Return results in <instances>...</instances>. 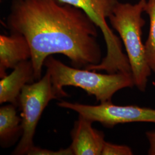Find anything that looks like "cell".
Wrapping results in <instances>:
<instances>
[{
	"label": "cell",
	"mask_w": 155,
	"mask_h": 155,
	"mask_svg": "<svg viewBox=\"0 0 155 155\" xmlns=\"http://www.w3.org/2000/svg\"><path fill=\"white\" fill-rule=\"evenodd\" d=\"M7 25L30 46L36 80L46 58L61 54L72 66L86 68L102 61L97 26L82 9L58 0H14Z\"/></svg>",
	"instance_id": "obj_1"
},
{
	"label": "cell",
	"mask_w": 155,
	"mask_h": 155,
	"mask_svg": "<svg viewBox=\"0 0 155 155\" xmlns=\"http://www.w3.org/2000/svg\"><path fill=\"white\" fill-rule=\"evenodd\" d=\"M44 66L50 73L53 88L59 97H66L63 87L72 86L94 95L100 103L111 101L118 91L132 88L134 82L131 73L118 72L100 74L84 68L68 66L52 55L45 60Z\"/></svg>",
	"instance_id": "obj_2"
},
{
	"label": "cell",
	"mask_w": 155,
	"mask_h": 155,
	"mask_svg": "<svg viewBox=\"0 0 155 155\" xmlns=\"http://www.w3.org/2000/svg\"><path fill=\"white\" fill-rule=\"evenodd\" d=\"M146 1L140 0L133 5L119 2L109 17L111 25L120 35L127 51L134 86L141 92L145 91L152 72L147 61L142 41V28L145 25L142 13Z\"/></svg>",
	"instance_id": "obj_3"
},
{
	"label": "cell",
	"mask_w": 155,
	"mask_h": 155,
	"mask_svg": "<svg viewBox=\"0 0 155 155\" xmlns=\"http://www.w3.org/2000/svg\"><path fill=\"white\" fill-rule=\"evenodd\" d=\"M58 1L82 9L103 33L107 47L106 55L98 64L89 66L86 68L87 70L94 71L104 70L109 74L118 72L131 73L127 55L122 51L121 40L113 32L106 21V18L110 16L119 3L118 0Z\"/></svg>",
	"instance_id": "obj_4"
},
{
	"label": "cell",
	"mask_w": 155,
	"mask_h": 155,
	"mask_svg": "<svg viewBox=\"0 0 155 155\" xmlns=\"http://www.w3.org/2000/svg\"><path fill=\"white\" fill-rule=\"evenodd\" d=\"M60 98L53 88L50 73L37 82L24 86L18 98L23 133L12 155H27L34 145L33 137L41 116L51 100Z\"/></svg>",
	"instance_id": "obj_5"
},
{
	"label": "cell",
	"mask_w": 155,
	"mask_h": 155,
	"mask_svg": "<svg viewBox=\"0 0 155 155\" xmlns=\"http://www.w3.org/2000/svg\"><path fill=\"white\" fill-rule=\"evenodd\" d=\"M61 107L76 111L91 122L101 123L104 127H113L117 125L131 122L155 123V109L136 105H116L107 101L98 105H87L61 101Z\"/></svg>",
	"instance_id": "obj_6"
},
{
	"label": "cell",
	"mask_w": 155,
	"mask_h": 155,
	"mask_svg": "<svg viewBox=\"0 0 155 155\" xmlns=\"http://www.w3.org/2000/svg\"><path fill=\"white\" fill-rule=\"evenodd\" d=\"M92 123L80 115L74 123L70 146L74 155H101L105 135L92 127Z\"/></svg>",
	"instance_id": "obj_7"
},
{
	"label": "cell",
	"mask_w": 155,
	"mask_h": 155,
	"mask_svg": "<svg viewBox=\"0 0 155 155\" xmlns=\"http://www.w3.org/2000/svg\"><path fill=\"white\" fill-rule=\"evenodd\" d=\"M32 53L27 39L22 34L11 32L0 35V77L7 75L6 70L13 69L22 61L31 59Z\"/></svg>",
	"instance_id": "obj_8"
},
{
	"label": "cell",
	"mask_w": 155,
	"mask_h": 155,
	"mask_svg": "<svg viewBox=\"0 0 155 155\" xmlns=\"http://www.w3.org/2000/svg\"><path fill=\"white\" fill-rule=\"evenodd\" d=\"M32 61L29 59L22 61L13 68L11 74L0 81V104L9 102L18 105V98L22 88L35 81Z\"/></svg>",
	"instance_id": "obj_9"
},
{
	"label": "cell",
	"mask_w": 155,
	"mask_h": 155,
	"mask_svg": "<svg viewBox=\"0 0 155 155\" xmlns=\"http://www.w3.org/2000/svg\"><path fill=\"white\" fill-rule=\"evenodd\" d=\"M23 133L21 118L17 115L16 106L10 104L0 108V143L2 147L13 145Z\"/></svg>",
	"instance_id": "obj_10"
},
{
	"label": "cell",
	"mask_w": 155,
	"mask_h": 155,
	"mask_svg": "<svg viewBox=\"0 0 155 155\" xmlns=\"http://www.w3.org/2000/svg\"><path fill=\"white\" fill-rule=\"evenodd\" d=\"M150 17V32L145 46L147 61L152 72H155V0H148L144 8Z\"/></svg>",
	"instance_id": "obj_11"
},
{
	"label": "cell",
	"mask_w": 155,
	"mask_h": 155,
	"mask_svg": "<svg viewBox=\"0 0 155 155\" xmlns=\"http://www.w3.org/2000/svg\"><path fill=\"white\" fill-rule=\"evenodd\" d=\"M131 148L127 145L111 144L105 141L102 150L101 155H132Z\"/></svg>",
	"instance_id": "obj_12"
},
{
	"label": "cell",
	"mask_w": 155,
	"mask_h": 155,
	"mask_svg": "<svg viewBox=\"0 0 155 155\" xmlns=\"http://www.w3.org/2000/svg\"><path fill=\"white\" fill-rule=\"evenodd\" d=\"M28 155H74L70 147L65 149H61L57 151H54L47 149H43L33 146L27 153Z\"/></svg>",
	"instance_id": "obj_13"
},
{
	"label": "cell",
	"mask_w": 155,
	"mask_h": 155,
	"mask_svg": "<svg viewBox=\"0 0 155 155\" xmlns=\"http://www.w3.org/2000/svg\"><path fill=\"white\" fill-rule=\"evenodd\" d=\"M146 137L149 143V149L148 154L155 155V129L146 132Z\"/></svg>",
	"instance_id": "obj_14"
}]
</instances>
